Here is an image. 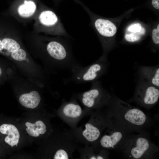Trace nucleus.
<instances>
[{
  "label": "nucleus",
  "instance_id": "f257e3e1",
  "mask_svg": "<svg viewBox=\"0 0 159 159\" xmlns=\"http://www.w3.org/2000/svg\"><path fill=\"white\" fill-rule=\"evenodd\" d=\"M31 33L40 43L44 54L60 68L70 69L79 63L73 55L70 37Z\"/></svg>",
  "mask_w": 159,
  "mask_h": 159
},
{
  "label": "nucleus",
  "instance_id": "f03ea898",
  "mask_svg": "<svg viewBox=\"0 0 159 159\" xmlns=\"http://www.w3.org/2000/svg\"><path fill=\"white\" fill-rule=\"evenodd\" d=\"M108 114L134 132H147L153 120L142 110L114 96Z\"/></svg>",
  "mask_w": 159,
  "mask_h": 159
},
{
  "label": "nucleus",
  "instance_id": "7ed1b4c3",
  "mask_svg": "<svg viewBox=\"0 0 159 159\" xmlns=\"http://www.w3.org/2000/svg\"><path fill=\"white\" fill-rule=\"evenodd\" d=\"M17 23L10 16L6 21H0V54L21 61L27 54L22 47L23 34Z\"/></svg>",
  "mask_w": 159,
  "mask_h": 159
},
{
  "label": "nucleus",
  "instance_id": "20e7f679",
  "mask_svg": "<svg viewBox=\"0 0 159 159\" xmlns=\"http://www.w3.org/2000/svg\"><path fill=\"white\" fill-rule=\"evenodd\" d=\"M33 20L32 32H34L50 36L70 37L55 11L41 1Z\"/></svg>",
  "mask_w": 159,
  "mask_h": 159
},
{
  "label": "nucleus",
  "instance_id": "39448f33",
  "mask_svg": "<svg viewBox=\"0 0 159 159\" xmlns=\"http://www.w3.org/2000/svg\"><path fill=\"white\" fill-rule=\"evenodd\" d=\"M109 116L110 120L107 126V132L101 138L100 144L105 148L123 152L135 132Z\"/></svg>",
  "mask_w": 159,
  "mask_h": 159
},
{
  "label": "nucleus",
  "instance_id": "423d86ee",
  "mask_svg": "<svg viewBox=\"0 0 159 159\" xmlns=\"http://www.w3.org/2000/svg\"><path fill=\"white\" fill-rule=\"evenodd\" d=\"M134 134L127 148L122 152L128 159H151L155 158L159 148L151 140L147 132Z\"/></svg>",
  "mask_w": 159,
  "mask_h": 159
},
{
  "label": "nucleus",
  "instance_id": "0eeeda50",
  "mask_svg": "<svg viewBox=\"0 0 159 159\" xmlns=\"http://www.w3.org/2000/svg\"><path fill=\"white\" fill-rule=\"evenodd\" d=\"M108 65L107 60L101 58L85 67L79 63L71 68L72 75L70 77L64 79V82L67 84L74 82L77 84L92 83L98 80L106 73Z\"/></svg>",
  "mask_w": 159,
  "mask_h": 159
},
{
  "label": "nucleus",
  "instance_id": "6e6552de",
  "mask_svg": "<svg viewBox=\"0 0 159 159\" xmlns=\"http://www.w3.org/2000/svg\"><path fill=\"white\" fill-rule=\"evenodd\" d=\"M81 95L82 103L89 108L109 106L114 97L98 80L92 82L90 89Z\"/></svg>",
  "mask_w": 159,
  "mask_h": 159
},
{
  "label": "nucleus",
  "instance_id": "1a4fd4ad",
  "mask_svg": "<svg viewBox=\"0 0 159 159\" xmlns=\"http://www.w3.org/2000/svg\"><path fill=\"white\" fill-rule=\"evenodd\" d=\"M159 98V87L140 78L136 84L134 95L131 100L138 105L149 109L157 104Z\"/></svg>",
  "mask_w": 159,
  "mask_h": 159
},
{
  "label": "nucleus",
  "instance_id": "9d476101",
  "mask_svg": "<svg viewBox=\"0 0 159 159\" xmlns=\"http://www.w3.org/2000/svg\"><path fill=\"white\" fill-rule=\"evenodd\" d=\"M40 1L39 0H14L10 6L7 13L17 22L25 24L33 20Z\"/></svg>",
  "mask_w": 159,
  "mask_h": 159
},
{
  "label": "nucleus",
  "instance_id": "9b49d317",
  "mask_svg": "<svg viewBox=\"0 0 159 159\" xmlns=\"http://www.w3.org/2000/svg\"><path fill=\"white\" fill-rule=\"evenodd\" d=\"M91 18L92 23L97 32L101 36L109 37L113 36L116 33L117 28L115 25L109 20L101 18Z\"/></svg>",
  "mask_w": 159,
  "mask_h": 159
},
{
  "label": "nucleus",
  "instance_id": "f8f14e48",
  "mask_svg": "<svg viewBox=\"0 0 159 159\" xmlns=\"http://www.w3.org/2000/svg\"><path fill=\"white\" fill-rule=\"evenodd\" d=\"M140 78L156 87H159V65L141 66L138 69Z\"/></svg>",
  "mask_w": 159,
  "mask_h": 159
},
{
  "label": "nucleus",
  "instance_id": "ddd939ff",
  "mask_svg": "<svg viewBox=\"0 0 159 159\" xmlns=\"http://www.w3.org/2000/svg\"><path fill=\"white\" fill-rule=\"evenodd\" d=\"M0 132L3 134L7 135L4 139L5 142L9 145L13 147L17 144L20 137L19 132L14 125L4 124L0 126Z\"/></svg>",
  "mask_w": 159,
  "mask_h": 159
},
{
  "label": "nucleus",
  "instance_id": "4468645a",
  "mask_svg": "<svg viewBox=\"0 0 159 159\" xmlns=\"http://www.w3.org/2000/svg\"><path fill=\"white\" fill-rule=\"evenodd\" d=\"M41 97L39 93L36 91H33L29 93L21 95L19 98L20 104L23 106L30 109H34L39 105Z\"/></svg>",
  "mask_w": 159,
  "mask_h": 159
},
{
  "label": "nucleus",
  "instance_id": "2eb2a0df",
  "mask_svg": "<svg viewBox=\"0 0 159 159\" xmlns=\"http://www.w3.org/2000/svg\"><path fill=\"white\" fill-rule=\"evenodd\" d=\"M145 32V29L139 23L130 26L127 29L125 35V39L130 42H134L139 40Z\"/></svg>",
  "mask_w": 159,
  "mask_h": 159
},
{
  "label": "nucleus",
  "instance_id": "dca6fc26",
  "mask_svg": "<svg viewBox=\"0 0 159 159\" xmlns=\"http://www.w3.org/2000/svg\"><path fill=\"white\" fill-rule=\"evenodd\" d=\"M25 125L27 133L32 137H38L40 134H44L47 130L45 125L41 120H38L34 124L27 122Z\"/></svg>",
  "mask_w": 159,
  "mask_h": 159
},
{
  "label": "nucleus",
  "instance_id": "f3484780",
  "mask_svg": "<svg viewBox=\"0 0 159 159\" xmlns=\"http://www.w3.org/2000/svg\"><path fill=\"white\" fill-rule=\"evenodd\" d=\"M85 129L82 132L83 136L88 141L92 142L97 140L100 137L101 132L96 126L90 123L85 125Z\"/></svg>",
  "mask_w": 159,
  "mask_h": 159
},
{
  "label": "nucleus",
  "instance_id": "a211bd4d",
  "mask_svg": "<svg viewBox=\"0 0 159 159\" xmlns=\"http://www.w3.org/2000/svg\"><path fill=\"white\" fill-rule=\"evenodd\" d=\"M63 112L67 116L76 118L80 115L82 110L79 105L73 102H70L65 104L64 106Z\"/></svg>",
  "mask_w": 159,
  "mask_h": 159
},
{
  "label": "nucleus",
  "instance_id": "6ab92c4d",
  "mask_svg": "<svg viewBox=\"0 0 159 159\" xmlns=\"http://www.w3.org/2000/svg\"><path fill=\"white\" fill-rule=\"evenodd\" d=\"M68 158L67 153L62 149L58 150L54 157V159H68Z\"/></svg>",
  "mask_w": 159,
  "mask_h": 159
},
{
  "label": "nucleus",
  "instance_id": "aec40b11",
  "mask_svg": "<svg viewBox=\"0 0 159 159\" xmlns=\"http://www.w3.org/2000/svg\"><path fill=\"white\" fill-rule=\"evenodd\" d=\"M152 37L153 42L156 44L159 43V30L157 29L153 30L152 32Z\"/></svg>",
  "mask_w": 159,
  "mask_h": 159
},
{
  "label": "nucleus",
  "instance_id": "412c9836",
  "mask_svg": "<svg viewBox=\"0 0 159 159\" xmlns=\"http://www.w3.org/2000/svg\"><path fill=\"white\" fill-rule=\"evenodd\" d=\"M159 0H152V4L155 9H159Z\"/></svg>",
  "mask_w": 159,
  "mask_h": 159
},
{
  "label": "nucleus",
  "instance_id": "4be33fe9",
  "mask_svg": "<svg viewBox=\"0 0 159 159\" xmlns=\"http://www.w3.org/2000/svg\"><path fill=\"white\" fill-rule=\"evenodd\" d=\"M54 2V4L56 6H57L58 4L63 0H52Z\"/></svg>",
  "mask_w": 159,
  "mask_h": 159
},
{
  "label": "nucleus",
  "instance_id": "5701e85b",
  "mask_svg": "<svg viewBox=\"0 0 159 159\" xmlns=\"http://www.w3.org/2000/svg\"><path fill=\"white\" fill-rule=\"evenodd\" d=\"M2 74V70L1 69L0 67V77L1 76Z\"/></svg>",
  "mask_w": 159,
  "mask_h": 159
},
{
  "label": "nucleus",
  "instance_id": "b1692460",
  "mask_svg": "<svg viewBox=\"0 0 159 159\" xmlns=\"http://www.w3.org/2000/svg\"><path fill=\"white\" fill-rule=\"evenodd\" d=\"M157 29L158 30H159V24H158V26H157Z\"/></svg>",
  "mask_w": 159,
  "mask_h": 159
}]
</instances>
